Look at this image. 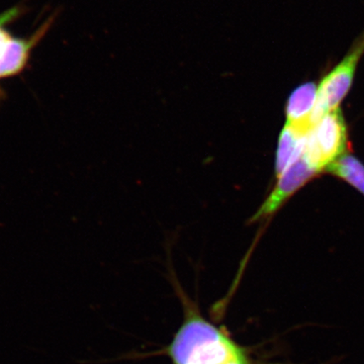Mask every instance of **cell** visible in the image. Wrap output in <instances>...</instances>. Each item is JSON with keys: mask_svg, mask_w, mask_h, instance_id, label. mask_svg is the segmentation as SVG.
Listing matches in <instances>:
<instances>
[{"mask_svg": "<svg viewBox=\"0 0 364 364\" xmlns=\"http://www.w3.org/2000/svg\"><path fill=\"white\" fill-rule=\"evenodd\" d=\"M176 289L183 320L162 351L170 364H284L269 363L258 348L239 343L226 327L205 318L181 287Z\"/></svg>", "mask_w": 364, "mask_h": 364, "instance_id": "6da1fadb", "label": "cell"}, {"mask_svg": "<svg viewBox=\"0 0 364 364\" xmlns=\"http://www.w3.org/2000/svg\"><path fill=\"white\" fill-rule=\"evenodd\" d=\"M348 129L341 109L327 112L306 134L303 157L318 173L347 154Z\"/></svg>", "mask_w": 364, "mask_h": 364, "instance_id": "7a4b0ae2", "label": "cell"}, {"mask_svg": "<svg viewBox=\"0 0 364 364\" xmlns=\"http://www.w3.org/2000/svg\"><path fill=\"white\" fill-rule=\"evenodd\" d=\"M364 55V28L353 41L348 51L339 63L326 73L318 83L317 100L312 116L313 127L327 112L339 109L346 97L358 71L359 62Z\"/></svg>", "mask_w": 364, "mask_h": 364, "instance_id": "3957f363", "label": "cell"}, {"mask_svg": "<svg viewBox=\"0 0 364 364\" xmlns=\"http://www.w3.org/2000/svg\"><path fill=\"white\" fill-rule=\"evenodd\" d=\"M317 174L318 172L309 165L301 155L277 178L274 188L258 208L257 212L251 218L250 223L253 224V223L272 218L275 213L279 212V208L287 202L289 198H291L299 188H303L306 182L311 181Z\"/></svg>", "mask_w": 364, "mask_h": 364, "instance_id": "277c9868", "label": "cell"}, {"mask_svg": "<svg viewBox=\"0 0 364 364\" xmlns=\"http://www.w3.org/2000/svg\"><path fill=\"white\" fill-rule=\"evenodd\" d=\"M55 16L48 18L28 38L11 37L0 49V79L11 78L25 70L33 50L37 47L54 23Z\"/></svg>", "mask_w": 364, "mask_h": 364, "instance_id": "5b68a950", "label": "cell"}, {"mask_svg": "<svg viewBox=\"0 0 364 364\" xmlns=\"http://www.w3.org/2000/svg\"><path fill=\"white\" fill-rule=\"evenodd\" d=\"M318 85L314 81L298 86L291 93L286 107L287 123L308 134L313 128L312 116L317 100Z\"/></svg>", "mask_w": 364, "mask_h": 364, "instance_id": "8992f818", "label": "cell"}, {"mask_svg": "<svg viewBox=\"0 0 364 364\" xmlns=\"http://www.w3.org/2000/svg\"><path fill=\"white\" fill-rule=\"evenodd\" d=\"M306 134L284 124L277 143L275 176L279 178L303 154Z\"/></svg>", "mask_w": 364, "mask_h": 364, "instance_id": "52a82bcc", "label": "cell"}, {"mask_svg": "<svg viewBox=\"0 0 364 364\" xmlns=\"http://www.w3.org/2000/svg\"><path fill=\"white\" fill-rule=\"evenodd\" d=\"M326 171L348 182L364 195V165L347 153L326 168Z\"/></svg>", "mask_w": 364, "mask_h": 364, "instance_id": "ba28073f", "label": "cell"}, {"mask_svg": "<svg viewBox=\"0 0 364 364\" xmlns=\"http://www.w3.org/2000/svg\"><path fill=\"white\" fill-rule=\"evenodd\" d=\"M21 14V7H13L9 11L0 14V49L6 44L7 40L11 37V33L6 28L9 23H13Z\"/></svg>", "mask_w": 364, "mask_h": 364, "instance_id": "9c48e42d", "label": "cell"}, {"mask_svg": "<svg viewBox=\"0 0 364 364\" xmlns=\"http://www.w3.org/2000/svg\"><path fill=\"white\" fill-rule=\"evenodd\" d=\"M2 95H1V90H0V100H1Z\"/></svg>", "mask_w": 364, "mask_h": 364, "instance_id": "30bf717a", "label": "cell"}]
</instances>
